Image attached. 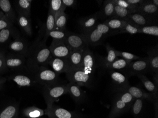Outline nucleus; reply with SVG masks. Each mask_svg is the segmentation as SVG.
<instances>
[{"mask_svg": "<svg viewBox=\"0 0 158 118\" xmlns=\"http://www.w3.org/2000/svg\"><path fill=\"white\" fill-rule=\"evenodd\" d=\"M98 12V18L100 19L114 18V4L111 0L104 2L102 9Z\"/></svg>", "mask_w": 158, "mask_h": 118, "instance_id": "18", "label": "nucleus"}, {"mask_svg": "<svg viewBox=\"0 0 158 118\" xmlns=\"http://www.w3.org/2000/svg\"><path fill=\"white\" fill-rule=\"evenodd\" d=\"M67 94L66 85L57 84L44 86L43 95L47 103L48 108L53 105V103L61 96Z\"/></svg>", "mask_w": 158, "mask_h": 118, "instance_id": "4", "label": "nucleus"}, {"mask_svg": "<svg viewBox=\"0 0 158 118\" xmlns=\"http://www.w3.org/2000/svg\"><path fill=\"white\" fill-rule=\"evenodd\" d=\"M46 112L53 118H74V117L73 112L53 105L50 108H47Z\"/></svg>", "mask_w": 158, "mask_h": 118, "instance_id": "20", "label": "nucleus"}, {"mask_svg": "<svg viewBox=\"0 0 158 118\" xmlns=\"http://www.w3.org/2000/svg\"><path fill=\"white\" fill-rule=\"evenodd\" d=\"M135 11L136 10L123 8L114 4V18L125 20L130 14Z\"/></svg>", "mask_w": 158, "mask_h": 118, "instance_id": "33", "label": "nucleus"}, {"mask_svg": "<svg viewBox=\"0 0 158 118\" xmlns=\"http://www.w3.org/2000/svg\"><path fill=\"white\" fill-rule=\"evenodd\" d=\"M55 29V15L52 12L49 11L48 13V18L46 22V29H45V35L43 41L46 43L50 33Z\"/></svg>", "mask_w": 158, "mask_h": 118, "instance_id": "30", "label": "nucleus"}, {"mask_svg": "<svg viewBox=\"0 0 158 118\" xmlns=\"http://www.w3.org/2000/svg\"><path fill=\"white\" fill-rule=\"evenodd\" d=\"M98 12L81 18L79 20V23L82 31L81 34L85 33L93 29L98 24Z\"/></svg>", "mask_w": 158, "mask_h": 118, "instance_id": "14", "label": "nucleus"}, {"mask_svg": "<svg viewBox=\"0 0 158 118\" xmlns=\"http://www.w3.org/2000/svg\"><path fill=\"white\" fill-rule=\"evenodd\" d=\"M136 11L153 19L158 17V7L153 5L151 1H144L138 6Z\"/></svg>", "mask_w": 158, "mask_h": 118, "instance_id": "13", "label": "nucleus"}, {"mask_svg": "<svg viewBox=\"0 0 158 118\" xmlns=\"http://www.w3.org/2000/svg\"><path fill=\"white\" fill-rule=\"evenodd\" d=\"M81 34L88 46L95 47L102 44L106 38L114 35V32L103 22L98 24L89 31Z\"/></svg>", "mask_w": 158, "mask_h": 118, "instance_id": "2", "label": "nucleus"}, {"mask_svg": "<svg viewBox=\"0 0 158 118\" xmlns=\"http://www.w3.org/2000/svg\"><path fill=\"white\" fill-rule=\"evenodd\" d=\"M121 91L127 92L131 94L135 99H141L143 100L145 99L152 102H156L158 101V99H156L152 95L137 87L129 86L119 92Z\"/></svg>", "mask_w": 158, "mask_h": 118, "instance_id": "11", "label": "nucleus"}, {"mask_svg": "<svg viewBox=\"0 0 158 118\" xmlns=\"http://www.w3.org/2000/svg\"><path fill=\"white\" fill-rule=\"evenodd\" d=\"M125 20L127 22L138 27L158 25L156 23L157 20L148 17L136 11L130 14Z\"/></svg>", "mask_w": 158, "mask_h": 118, "instance_id": "7", "label": "nucleus"}, {"mask_svg": "<svg viewBox=\"0 0 158 118\" xmlns=\"http://www.w3.org/2000/svg\"><path fill=\"white\" fill-rule=\"evenodd\" d=\"M6 65L10 68H27V59L24 56L21 55L19 57L10 58L7 59Z\"/></svg>", "mask_w": 158, "mask_h": 118, "instance_id": "25", "label": "nucleus"}, {"mask_svg": "<svg viewBox=\"0 0 158 118\" xmlns=\"http://www.w3.org/2000/svg\"><path fill=\"white\" fill-rule=\"evenodd\" d=\"M30 47L31 46L27 41H26L23 39L15 41L11 43L10 46V49L12 50L21 53V55L24 56L26 58L27 57Z\"/></svg>", "mask_w": 158, "mask_h": 118, "instance_id": "22", "label": "nucleus"}, {"mask_svg": "<svg viewBox=\"0 0 158 118\" xmlns=\"http://www.w3.org/2000/svg\"><path fill=\"white\" fill-rule=\"evenodd\" d=\"M84 50L85 49L71 51L67 58L70 70L81 67Z\"/></svg>", "mask_w": 158, "mask_h": 118, "instance_id": "15", "label": "nucleus"}, {"mask_svg": "<svg viewBox=\"0 0 158 118\" xmlns=\"http://www.w3.org/2000/svg\"><path fill=\"white\" fill-rule=\"evenodd\" d=\"M17 110L15 106H7L0 113V118H15L17 114Z\"/></svg>", "mask_w": 158, "mask_h": 118, "instance_id": "37", "label": "nucleus"}, {"mask_svg": "<svg viewBox=\"0 0 158 118\" xmlns=\"http://www.w3.org/2000/svg\"><path fill=\"white\" fill-rule=\"evenodd\" d=\"M18 22L19 24L23 28L25 33L28 36H31L32 34V31L31 17L19 14Z\"/></svg>", "mask_w": 158, "mask_h": 118, "instance_id": "28", "label": "nucleus"}, {"mask_svg": "<svg viewBox=\"0 0 158 118\" xmlns=\"http://www.w3.org/2000/svg\"><path fill=\"white\" fill-rule=\"evenodd\" d=\"M110 29L114 32V34H117V32L124 27L127 24V22L122 19L118 18H112L106 19L104 22Z\"/></svg>", "mask_w": 158, "mask_h": 118, "instance_id": "26", "label": "nucleus"}, {"mask_svg": "<svg viewBox=\"0 0 158 118\" xmlns=\"http://www.w3.org/2000/svg\"><path fill=\"white\" fill-rule=\"evenodd\" d=\"M68 32V31L66 29L65 31H59L55 29L50 33L49 36H51L53 39L64 41Z\"/></svg>", "mask_w": 158, "mask_h": 118, "instance_id": "41", "label": "nucleus"}, {"mask_svg": "<svg viewBox=\"0 0 158 118\" xmlns=\"http://www.w3.org/2000/svg\"><path fill=\"white\" fill-rule=\"evenodd\" d=\"M8 26V23L4 19H0V31L5 29Z\"/></svg>", "mask_w": 158, "mask_h": 118, "instance_id": "48", "label": "nucleus"}, {"mask_svg": "<svg viewBox=\"0 0 158 118\" xmlns=\"http://www.w3.org/2000/svg\"><path fill=\"white\" fill-rule=\"evenodd\" d=\"M115 52H116L117 56L120 57L121 58L124 59L125 60L130 61V62H132L134 60H139L141 58L134 54L127 53V52L120 51L116 50H115Z\"/></svg>", "mask_w": 158, "mask_h": 118, "instance_id": "42", "label": "nucleus"}, {"mask_svg": "<svg viewBox=\"0 0 158 118\" xmlns=\"http://www.w3.org/2000/svg\"><path fill=\"white\" fill-rule=\"evenodd\" d=\"M53 57L46 43L38 41L31 46L27 59V71L31 74L42 67H46Z\"/></svg>", "mask_w": 158, "mask_h": 118, "instance_id": "1", "label": "nucleus"}, {"mask_svg": "<svg viewBox=\"0 0 158 118\" xmlns=\"http://www.w3.org/2000/svg\"><path fill=\"white\" fill-rule=\"evenodd\" d=\"M10 32L8 29H2L0 31V43H3L8 39L10 35Z\"/></svg>", "mask_w": 158, "mask_h": 118, "instance_id": "45", "label": "nucleus"}, {"mask_svg": "<svg viewBox=\"0 0 158 118\" xmlns=\"http://www.w3.org/2000/svg\"><path fill=\"white\" fill-rule=\"evenodd\" d=\"M0 8L8 15L11 14V5L8 0H0Z\"/></svg>", "mask_w": 158, "mask_h": 118, "instance_id": "44", "label": "nucleus"}, {"mask_svg": "<svg viewBox=\"0 0 158 118\" xmlns=\"http://www.w3.org/2000/svg\"><path fill=\"white\" fill-rule=\"evenodd\" d=\"M64 42L70 50H84L89 47L82 34L68 31Z\"/></svg>", "mask_w": 158, "mask_h": 118, "instance_id": "6", "label": "nucleus"}, {"mask_svg": "<svg viewBox=\"0 0 158 118\" xmlns=\"http://www.w3.org/2000/svg\"><path fill=\"white\" fill-rule=\"evenodd\" d=\"M66 87L67 94L68 93L76 103H81L83 102L85 99V94L80 86L70 82L66 84Z\"/></svg>", "mask_w": 158, "mask_h": 118, "instance_id": "19", "label": "nucleus"}, {"mask_svg": "<svg viewBox=\"0 0 158 118\" xmlns=\"http://www.w3.org/2000/svg\"><path fill=\"white\" fill-rule=\"evenodd\" d=\"M137 76L141 80V82L148 93L152 95L156 99H158V87L150 80L144 74H139Z\"/></svg>", "mask_w": 158, "mask_h": 118, "instance_id": "23", "label": "nucleus"}, {"mask_svg": "<svg viewBox=\"0 0 158 118\" xmlns=\"http://www.w3.org/2000/svg\"><path fill=\"white\" fill-rule=\"evenodd\" d=\"M110 73L112 82L118 92L129 86L128 78L126 75L121 73L113 71H111Z\"/></svg>", "mask_w": 158, "mask_h": 118, "instance_id": "17", "label": "nucleus"}, {"mask_svg": "<svg viewBox=\"0 0 158 118\" xmlns=\"http://www.w3.org/2000/svg\"><path fill=\"white\" fill-rule=\"evenodd\" d=\"M3 62L2 61V59L1 58H0V70L1 69V68H2V66H3Z\"/></svg>", "mask_w": 158, "mask_h": 118, "instance_id": "50", "label": "nucleus"}, {"mask_svg": "<svg viewBox=\"0 0 158 118\" xmlns=\"http://www.w3.org/2000/svg\"><path fill=\"white\" fill-rule=\"evenodd\" d=\"M31 74L38 84L44 86L59 84V74L46 67L40 68Z\"/></svg>", "mask_w": 158, "mask_h": 118, "instance_id": "3", "label": "nucleus"}, {"mask_svg": "<svg viewBox=\"0 0 158 118\" xmlns=\"http://www.w3.org/2000/svg\"><path fill=\"white\" fill-rule=\"evenodd\" d=\"M130 107L116 96L114 100L110 112L107 118H116L128 111Z\"/></svg>", "mask_w": 158, "mask_h": 118, "instance_id": "12", "label": "nucleus"}, {"mask_svg": "<svg viewBox=\"0 0 158 118\" xmlns=\"http://www.w3.org/2000/svg\"><path fill=\"white\" fill-rule=\"evenodd\" d=\"M31 74V73H30ZM14 82L21 87H31L37 84L33 76L31 74L30 76L18 75L13 78Z\"/></svg>", "mask_w": 158, "mask_h": 118, "instance_id": "24", "label": "nucleus"}, {"mask_svg": "<svg viewBox=\"0 0 158 118\" xmlns=\"http://www.w3.org/2000/svg\"><path fill=\"white\" fill-rule=\"evenodd\" d=\"M127 1L131 5L134 6H139L142 4L144 1L143 0H127Z\"/></svg>", "mask_w": 158, "mask_h": 118, "instance_id": "47", "label": "nucleus"}, {"mask_svg": "<svg viewBox=\"0 0 158 118\" xmlns=\"http://www.w3.org/2000/svg\"><path fill=\"white\" fill-rule=\"evenodd\" d=\"M140 33L145 34L153 36H158V25L149 26L139 27Z\"/></svg>", "mask_w": 158, "mask_h": 118, "instance_id": "40", "label": "nucleus"}, {"mask_svg": "<svg viewBox=\"0 0 158 118\" xmlns=\"http://www.w3.org/2000/svg\"><path fill=\"white\" fill-rule=\"evenodd\" d=\"M149 71L153 75L158 74V47L156 46L148 51Z\"/></svg>", "mask_w": 158, "mask_h": 118, "instance_id": "21", "label": "nucleus"}, {"mask_svg": "<svg viewBox=\"0 0 158 118\" xmlns=\"http://www.w3.org/2000/svg\"><path fill=\"white\" fill-rule=\"evenodd\" d=\"M49 47L54 57L67 59L71 52V50L65 45L64 41L53 39Z\"/></svg>", "mask_w": 158, "mask_h": 118, "instance_id": "9", "label": "nucleus"}, {"mask_svg": "<svg viewBox=\"0 0 158 118\" xmlns=\"http://www.w3.org/2000/svg\"><path fill=\"white\" fill-rule=\"evenodd\" d=\"M112 1L115 5H118L123 8L131 10L136 11V10L138 7V6L131 5L127 1V0H112Z\"/></svg>", "mask_w": 158, "mask_h": 118, "instance_id": "43", "label": "nucleus"}, {"mask_svg": "<svg viewBox=\"0 0 158 118\" xmlns=\"http://www.w3.org/2000/svg\"><path fill=\"white\" fill-rule=\"evenodd\" d=\"M48 65L52 67L55 72L59 75L63 73H65L70 70L67 59L53 57L49 62Z\"/></svg>", "mask_w": 158, "mask_h": 118, "instance_id": "16", "label": "nucleus"}, {"mask_svg": "<svg viewBox=\"0 0 158 118\" xmlns=\"http://www.w3.org/2000/svg\"><path fill=\"white\" fill-rule=\"evenodd\" d=\"M129 33L130 34H136L140 33V28L137 26H135L131 24L127 23L124 27L117 32V34Z\"/></svg>", "mask_w": 158, "mask_h": 118, "instance_id": "39", "label": "nucleus"}, {"mask_svg": "<svg viewBox=\"0 0 158 118\" xmlns=\"http://www.w3.org/2000/svg\"><path fill=\"white\" fill-rule=\"evenodd\" d=\"M68 16L64 11H60L55 15V29L59 31L66 30Z\"/></svg>", "mask_w": 158, "mask_h": 118, "instance_id": "27", "label": "nucleus"}, {"mask_svg": "<svg viewBox=\"0 0 158 118\" xmlns=\"http://www.w3.org/2000/svg\"><path fill=\"white\" fill-rule=\"evenodd\" d=\"M63 4L65 7L74 8L76 7L77 1L74 0H62Z\"/></svg>", "mask_w": 158, "mask_h": 118, "instance_id": "46", "label": "nucleus"}, {"mask_svg": "<svg viewBox=\"0 0 158 118\" xmlns=\"http://www.w3.org/2000/svg\"><path fill=\"white\" fill-rule=\"evenodd\" d=\"M66 7L63 4L62 0H51L49 1V11L56 15L60 11H64Z\"/></svg>", "mask_w": 158, "mask_h": 118, "instance_id": "34", "label": "nucleus"}, {"mask_svg": "<svg viewBox=\"0 0 158 118\" xmlns=\"http://www.w3.org/2000/svg\"><path fill=\"white\" fill-rule=\"evenodd\" d=\"M130 61H127L124 59H118L110 64L107 66L105 68L111 70H121L127 69L128 67Z\"/></svg>", "mask_w": 158, "mask_h": 118, "instance_id": "32", "label": "nucleus"}, {"mask_svg": "<svg viewBox=\"0 0 158 118\" xmlns=\"http://www.w3.org/2000/svg\"><path fill=\"white\" fill-rule=\"evenodd\" d=\"M65 73L70 82L75 83L80 87H91L92 76L86 73L81 68L71 69Z\"/></svg>", "mask_w": 158, "mask_h": 118, "instance_id": "5", "label": "nucleus"}, {"mask_svg": "<svg viewBox=\"0 0 158 118\" xmlns=\"http://www.w3.org/2000/svg\"><path fill=\"white\" fill-rule=\"evenodd\" d=\"M151 2L153 4L158 7V0H152L151 1Z\"/></svg>", "mask_w": 158, "mask_h": 118, "instance_id": "49", "label": "nucleus"}, {"mask_svg": "<svg viewBox=\"0 0 158 118\" xmlns=\"http://www.w3.org/2000/svg\"><path fill=\"white\" fill-rule=\"evenodd\" d=\"M118 92L119 93L117 95V96L122 102L131 107L133 102L135 101V98L131 94L126 91H121Z\"/></svg>", "mask_w": 158, "mask_h": 118, "instance_id": "38", "label": "nucleus"}, {"mask_svg": "<svg viewBox=\"0 0 158 118\" xmlns=\"http://www.w3.org/2000/svg\"><path fill=\"white\" fill-rule=\"evenodd\" d=\"M32 1L31 0H19L18 2L19 14L31 17V7Z\"/></svg>", "mask_w": 158, "mask_h": 118, "instance_id": "31", "label": "nucleus"}, {"mask_svg": "<svg viewBox=\"0 0 158 118\" xmlns=\"http://www.w3.org/2000/svg\"><path fill=\"white\" fill-rule=\"evenodd\" d=\"M24 113L26 116L31 118H35L44 115L43 110L36 107H31L25 110Z\"/></svg>", "mask_w": 158, "mask_h": 118, "instance_id": "36", "label": "nucleus"}, {"mask_svg": "<svg viewBox=\"0 0 158 118\" xmlns=\"http://www.w3.org/2000/svg\"><path fill=\"white\" fill-rule=\"evenodd\" d=\"M143 105L144 101L143 99H135L133 104L130 107V109L132 114L135 118H138L142 113Z\"/></svg>", "mask_w": 158, "mask_h": 118, "instance_id": "35", "label": "nucleus"}, {"mask_svg": "<svg viewBox=\"0 0 158 118\" xmlns=\"http://www.w3.org/2000/svg\"><path fill=\"white\" fill-rule=\"evenodd\" d=\"M95 67L96 62L94 55L88 47L84 51L82 64L81 68L86 73L92 76L94 73Z\"/></svg>", "mask_w": 158, "mask_h": 118, "instance_id": "10", "label": "nucleus"}, {"mask_svg": "<svg viewBox=\"0 0 158 118\" xmlns=\"http://www.w3.org/2000/svg\"><path fill=\"white\" fill-rule=\"evenodd\" d=\"M106 48L107 53V56L104 58L102 62L103 66L105 68L118 59L115 52L116 50L111 47L109 43L106 46Z\"/></svg>", "mask_w": 158, "mask_h": 118, "instance_id": "29", "label": "nucleus"}, {"mask_svg": "<svg viewBox=\"0 0 158 118\" xmlns=\"http://www.w3.org/2000/svg\"><path fill=\"white\" fill-rule=\"evenodd\" d=\"M149 62L148 57L140 58L135 62H130L127 68L129 74L137 76L139 74H144L149 71Z\"/></svg>", "mask_w": 158, "mask_h": 118, "instance_id": "8", "label": "nucleus"}]
</instances>
